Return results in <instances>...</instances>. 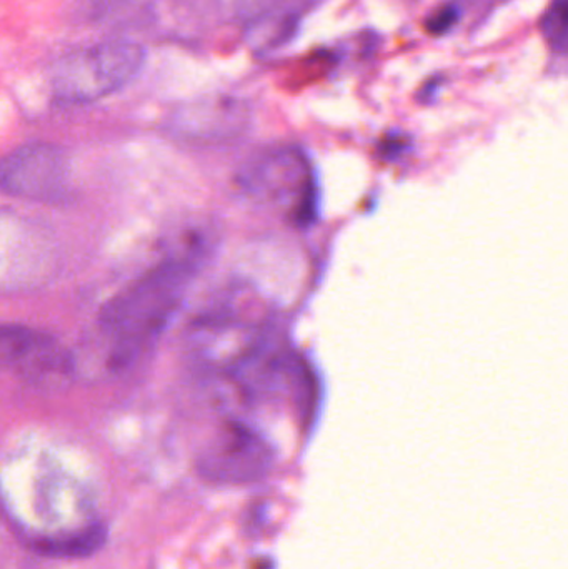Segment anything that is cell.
I'll return each mask as SVG.
<instances>
[{"label": "cell", "mask_w": 568, "mask_h": 569, "mask_svg": "<svg viewBox=\"0 0 568 569\" xmlns=\"http://www.w3.org/2000/svg\"><path fill=\"white\" fill-rule=\"evenodd\" d=\"M210 253L187 243H170L156 269L123 288L103 307L100 327L112 338V365L129 367L162 333L187 287Z\"/></svg>", "instance_id": "cell-1"}, {"label": "cell", "mask_w": 568, "mask_h": 569, "mask_svg": "<svg viewBox=\"0 0 568 569\" xmlns=\"http://www.w3.org/2000/svg\"><path fill=\"white\" fill-rule=\"evenodd\" d=\"M279 340L272 311L262 298L249 288H239L193 321L189 351L197 367L222 380Z\"/></svg>", "instance_id": "cell-2"}, {"label": "cell", "mask_w": 568, "mask_h": 569, "mask_svg": "<svg viewBox=\"0 0 568 569\" xmlns=\"http://www.w3.org/2000/svg\"><path fill=\"white\" fill-rule=\"evenodd\" d=\"M237 187L250 203L293 226L306 227L316 219V179L299 149L260 150L237 173Z\"/></svg>", "instance_id": "cell-3"}, {"label": "cell", "mask_w": 568, "mask_h": 569, "mask_svg": "<svg viewBox=\"0 0 568 569\" xmlns=\"http://www.w3.org/2000/svg\"><path fill=\"white\" fill-rule=\"evenodd\" d=\"M146 50L127 40H107L60 57L52 67V92L60 102L90 103L136 79Z\"/></svg>", "instance_id": "cell-4"}, {"label": "cell", "mask_w": 568, "mask_h": 569, "mask_svg": "<svg viewBox=\"0 0 568 569\" xmlns=\"http://www.w3.org/2000/svg\"><path fill=\"white\" fill-rule=\"evenodd\" d=\"M273 463L276 448L262 431L242 418H230L200 455L199 471L213 483L242 485L266 477Z\"/></svg>", "instance_id": "cell-5"}, {"label": "cell", "mask_w": 568, "mask_h": 569, "mask_svg": "<svg viewBox=\"0 0 568 569\" xmlns=\"http://www.w3.org/2000/svg\"><path fill=\"white\" fill-rule=\"evenodd\" d=\"M69 179L67 153L52 143H29L0 159V190L19 199L57 202Z\"/></svg>", "instance_id": "cell-6"}, {"label": "cell", "mask_w": 568, "mask_h": 569, "mask_svg": "<svg viewBox=\"0 0 568 569\" xmlns=\"http://www.w3.org/2000/svg\"><path fill=\"white\" fill-rule=\"evenodd\" d=\"M246 123L247 113L236 100L203 99L177 109L169 129L187 142L222 143L240 136Z\"/></svg>", "instance_id": "cell-7"}, {"label": "cell", "mask_w": 568, "mask_h": 569, "mask_svg": "<svg viewBox=\"0 0 568 569\" xmlns=\"http://www.w3.org/2000/svg\"><path fill=\"white\" fill-rule=\"evenodd\" d=\"M16 370L37 387H60L72 377L73 361L69 351L40 333Z\"/></svg>", "instance_id": "cell-8"}, {"label": "cell", "mask_w": 568, "mask_h": 569, "mask_svg": "<svg viewBox=\"0 0 568 569\" xmlns=\"http://www.w3.org/2000/svg\"><path fill=\"white\" fill-rule=\"evenodd\" d=\"M106 541V528L90 527L66 537L40 541L39 551L50 558H86L97 553Z\"/></svg>", "instance_id": "cell-9"}, {"label": "cell", "mask_w": 568, "mask_h": 569, "mask_svg": "<svg viewBox=\"0 0 568 569\" xmlns=\"http://www.w3.org/2000/svg\"><path fill=\"white\" fill-rule=\"evenodd\" d=\"M39 335L19 325H0V371L16 370Z\"/></svg>", "instance_id": "cell-10"}, {"label": "cell", "mask_w": 568, "mask_h": 569, "mask_svg": "<svg viewBox=\"0 0 568 569\" xmlns=\"http://www.w3.org/2000/svg\"><path fill=\"white\" fill-rule=\"evenodd\" d=\"M567 0H556L542 20L544 36L559 52L567 49Z\"/></svg>", "instance_id": "cell-11"}, {"label": "cell", "mask_w": 568, "mask_h": 569, "mask_svg": "<svg viewBox=\"0 0 568 569\" xmlns=\"http://www.w3.org/2000/svg\"><path fill=\"white\" fill-rule=\"evenodd\" d=\"M459 9L456 6H444L437 9L429 19L426 20V29L432 36H442L447 30L452 29L459 20Z\"/></svg>", "instance_id": "cell-12"}]
</instances>
